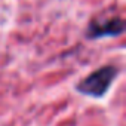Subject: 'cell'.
I'll list each match as a JSON object with an SVG mask.
<instances>
[{"label": "cell", "instance_id": "1", "mask_svg": "<svg viewBox=\"0 0 126 126\" xmlns=\"http://www.w3.org/2000/svg\"><path fill=\"white\" fill-rule=\"evenodd\" d=\"M116 76H117V68L113 65L98 68L96 71H94L92 74H89L85 80H82L79 83L77 91L85 95L99 98L108 91V88L111 86Z\"/></svg>", "mask_w": 126, "mask_h": 126}, {"label": "cell", "instance_id": "2", "mask_svg": "<svg viewBox=\"0 0 126 126\" xmlns=\"http://www.w3.org/2000/svg\"><path fill=\"white\" fill-rule=\"evenodd\" d=\"M125 30V22L120 18H110L102 21H92L88 25L86 36L89 39H101V37H113L122 34Z\"/></svg>", "mask_w": 126, "mask_h": 126}]
</instances>
